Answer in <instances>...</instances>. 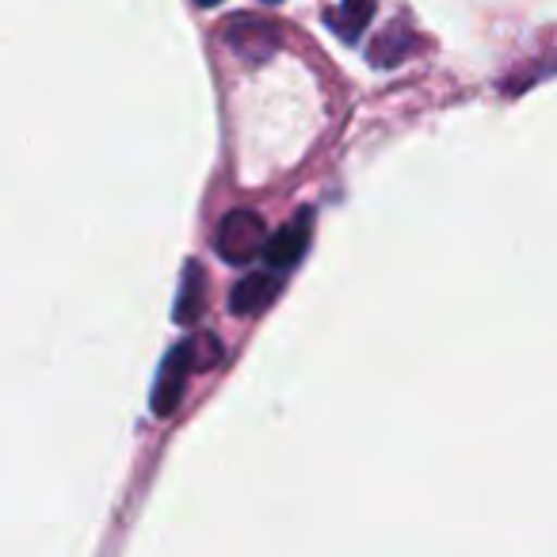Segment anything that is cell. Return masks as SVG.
Instances as JSON below:
<instances>
[{
  "instance_id": "6",
  "label": "cell",
  "mask_w": 557,
  "mask_h": 557,
  "mask_svg": "<svg viewBox=\"0 0 557 557\" xmlns=\"http://www.w3.org/2000/svg\"><path fill=\"white\" fill-rule=\"evenodd\" d=\"M417 47V39H412L405 27H386V32H379L374 35V42H371V62L379 65V70H389V65H397V62H405V54Z\"/></svg>"
},
{
  "instance_id": "2",
  "label": "cell",
  "mask_w": 557,
  "mask_h": 557,
  "mask_svg": "<svg viewBox=\"0 0 557 557\" xmlns=\"http://www.w3.org/2000/svg\"><path fill=\"white\" fill-rule=\"evenodd\" d=\"M191 367H199V359H195V341L176 344V348L169 351V359H164L161 379H157V386H153V397H149V405H153L157 417H169V412L180 405Z\"/></svg>"
},
{
  "instance_id": "4",
  "label": "cell",
  "mask_w": 557,
  "mask_h": 557,
  "mask_svg": "<svg viewBox=\"0 0 557 557\" xmlns=\"http://www.w3.org/2000/svg\"><path fill=\"white\" fill-rule=\"evenodd\" d=\"M310 233H313V214H310V210H298V214L290 218V222L283 225V230H275V237L268 240V252H263V260H268L271 275L295 268V263L302 260Z\"/></svg>"
},
{
  "instance_id": "7",
  "label": "cell",
  "mask_w": 557,
  "mask_h": 557,
  "mask_svg": "<svg viewBox=\"0 0 557 557\" xmlns=\"http://www.w3.org/2000/svg\"><path fill=\"white\" fill-rule=\"evenodd\" d=\"M374 20V4H341V9L325 12V24L341 35L344 42H356L367 32V24Z\"/></svg>"
},
{
  "instance_id": "1",
  "label": "cell",
  "mask_w": 557,
  "mask_h": 557,
  "mask_svg": "<svg viewBox=\"0 0 557 557\" xmlns=\"http://www.w3.org/2000/svg\"><path fill=\"white\" fill-rule=\"evenodd\" d=\"M214 245L225 263H248L252 256L268 252V230H263L256 210H230L218 222Z\"/></svg>"
},
{
  "instance_id": "8",
  "label": "cell",
  "mask_w": 557,
  "mask_h": 557,
  "mask_svg": "<svg viewBox=\"0 0 557 557\" xmlns=\"http://www.w3.org/2000/svg\"><path fill=\"white\" fill-rule=\"evenodd\" d=\"M202 310V268L199 263H187V275H184V287H180V298H176V321H195Z\"/></svg>"
},
{
  "instance_id": "5",
  "label": "cell",
  "mask_w": 557,
  "mask_h": 557,
  "mask_svg": "<svg viewBox=\"0 0 557 557\" xmlns=\"http://www.w3.org/2000/svg\"><path fill=\"white\" fill-rule=\"evenodd\" d=\"M275 295H278V275H271V271H256V275H245L237 287H233L230 310L237 313V318H256L263 306H271V298Z\"/></svg>"
},
{
  "instance_id": "3",
  "label": "cell",
  "mask_w": 557,
  "mask_h": 557,
  "mask_svg": "<svg viewBox=\"0 0 557 557\" xmlns=\"http://www.w3.org/2000/svg\"><path fill=\"white\" fill-rule=\"evenodd\" d=\"M222 39L230 42L240 58L260 62V58H268L271 50L278 47V27L263 16H233V20H225Z\"/></svg>"
}]
</instances>
